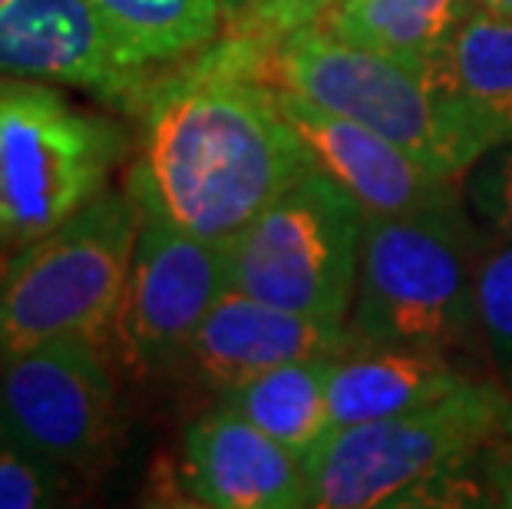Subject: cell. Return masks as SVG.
Instances as JSON below:
<instances>
[{
	"label": "cell",
	"instance_id": "6da1fadb",
	"mask_svg": "<svg viewBox=\"0 0 512 509\" xmlns=\"http://www.w3.org/2000/svg\"><path fill=\"white\" fill-rule=\"evenodd\" d=\"M271 50L219 34L162 73L139 110L136 199L172 225L232 242L265 205L314 169L265 77Z\"/></svg>",
	"mask_w": 512,
	"mask_h": 509
},
{
	"label": "cell",
	"instance_id": "7a4b0ae2",
	"mask_svg": "<svg viewBox=\"0 0 512 509\" xmlns=\"http://www.w3.org/2000/svg\"><path fill=\"white\" fill-rule=\"evenodd\" d=\"M512 440V391L476 377L410 414L331 430L304 460L311 509L489 506L486 450Z\"/></svg>",
	"mask_w": 512,
	"mask_h": 509
},
{
	"label": "cell",
	"instance_id": "3957f363",
	"mask_svg": "<svg viewBox=\"0 0 512 509\" xmlns=\"http://www.w3.org/2000/svg\"><path fill=\"white\" fill-rule=\"evenodd\" d=\"M479 248L463 202L367 219L347 314L357 344L453 354L479 338Z\"/></svg>",
	"mask_w": 512,
	"mask_h": 509
},
{
	"label": "cell",
	"instance_id": "277c9868",
	"mask_svg": "<svg viewBox=\"0 0 512 509\" xmlns=\"http://www.w3.org/2000/svg\"><path fill=\"white\" fill-rule=\"evenodd\" d=\"M139 222L133 189L110 186L53 232L0 258V357L67 338L113 351Z\"/></svg>",
	"mask_w": 512,
	"mask_h": 509
},
{
	"label": "cell",
	"instance_id": "5b68a950",
	"mask_svg": "<svg viewBox=\"0 0 512 509\" xmlns=\"http://www.w3.org/2000/svg\"><path fill=\"white\" fill-rule=\"evenodd\" d=\"M126 153L113 116L83 110L53 83L0 73V255L103 196Z\"/></svg>",
	"mask_w": 512,
	"mask_h": 509
},
{
	"label": "cell",
	"instance_id": "8992f818",
	"mask_svg": "<svg viewBox=\"0 0 512 509\" xmlns=\"http://www.w3.org/2000/svg\"><path fill=\"white\" fill-rule=\"evenodd\" d=\"M265 77L318 110L390 139L437 176L463 179L486 153L463 119L446 110L423 67L347 43L321 24L281 40Z\"/></svg>",
	"mask_w": 512,
	"mask_h": 509
},
{
	"label": "cell",
	"instance_id": "52a82bcc",
	"mask_svg": "<svg viewBox=\"0 0 512 509\" xmlns=\"http://www.w3.org/2000/svg\"><path fill=\"white\" fill-rule=\"evenodd\" d=\"M367 215L314 166L228 242L232 288L271 305L347 321Z\"/></svg>",
	"mask_w": 512,
	"mask_h": 509
},
{
	"label": "cell",
	"instance_id": "ba28073f",
	"mask_svg": "<svg viewBox=\"0 0 512 509\" xmlns=\"http://www.w3.org/2000/svg\"><path fill=\"white\" fill-rule=\"evenodd\" d=\"M139 209L143 222L116 311L113 354L129 374L149 377L182 364L205 314L232 288V258L228 242L185 232L143 202Z\"/></svg>",
	"mask_w": 512,
	"mask_h": 509
},
{
	"label": "cell",
	"instance_id": "9c48e42d",
	"mask_svg": "<svg viewBox=\"0 0 512 509\" xmlns=\"http://www.w3.org/2000/svg\"><path fill=\"white\" fill-rule=\"evenodd\" d=\"M110 348L67 338L0 357L7 440L60 467H93L119 440Z\"/></svg>",
	"mask_w": 512,
	"mask_h": 509
},
{
	"label": "cell",
	"instance_id": "30bf717a",
	"mask_svg": "<svg viewBox=\"0 0 512 509\" xmlns=\"http://www.w3.org/2000/svg\"><path fill=\"white\" fill-rule=\"evenodd\" d=\"M0 73L70 86L139 113L162 67L139 57L90 0H7L0 7Z\"/></svg>",
	"mask_w": 512,
	"mask_h": 509
},
{
	"label": "cell",
	"instance_id": "8fae6325",
	"mask_svg": "<svg viewBox=\"0 0 512 509\" xmlns=\"http://www.w3.org/2000/svg\"><path fill=\"white\" fill-rule=\"evenodd\" d=\"M176 486L205 509H311L304 460L222 400L182 433Z\"/></svg>",
	"mask_w": 512,
	"mask_h": 509
},
{
	"label": "cell",
	"instance_id": "7c38bea8",
	"mask_svg": "<svg viewBox=\"0 0 512 509\" xmlns=\"http://www.w3.org/2000/svg\"><path fill=\"white\" fill-rule=\"evenodd\" d=\"M275 90L281 113L301 136L311 162L361 205L367 219H390L463 202L460 179L437 176L367 126L318 110L281 86Z\"/></svg>",
	"mask_w": 512,
	"mask_h": 509
},
{
	"label": "cell",
	"instance_id": "4fadbf2b",
	"mask_svg": "<svg viewBox=\"0 0 512 509\" xmlns=\"http://www.w3.org/2000/svg\"><path fill=\"white\" fill-rule=\"evenodd\" d=\"M357 338L347 321L301 314L238 288H228L205 314L182 364L209 384L215 394L291 361L337 357L351 351Z\"/></svg>",
	"mask_w": 512,
	"mask_h": 509
},
{
	"label": "cell",
	"instance_id": "5bb4252c",
	"mask_svg": "<svg viewBox=\"0 0 512 509\" xmlns=\"http://www.w3.org/2000/svg\"><path fill=\"white\" fill-rule=\"evenodd\" d=\"M423 73L486 149L512 143V17L473 4Z\"/></svg>",
	"mask_w": 512,
	"mask_h": 509
},
{
	"label": "cell",
	"instance_id": "9a60e30c",
	"mask_svg": "<svg viewBox=\"0 0 512 509\" xmlns=\"http://www.w3.org/2000/svg\"><path fill=\"white\" fill-rule=\"evenodd\" d=\"M466 377L453 354L354 344L337 354L328 381V407L334 430L410 414L456 391Z\"/></svg>",
	"mask_w": 512,
	"mask_h": 509
},
{
	"label": "cell",
	"instance_id": "2e32d148",
	"mask_svg": "<svg viewBox=\"0 0 512 509\" xmlns=\"http://www.w3.org/2000/svg\"><path fill=\"white\" fill-rule=\"evenodd\" d=\"M331 367L334 357L291 361L228 387L219 400L261 433H268L271 440H278L281 447L308 460L318 450V443L334 430L328 407Z\"/></svg>",
	"mask_w": 512,
	"mask_h": 509
},
{
	"label": "cell",
	"instance_id": "e0dca14e",
	"mask_svg": "<svg viewBox=\"0 0 512 509\" xmlns=\"http://www.w3.org/2000/svg\"><path fill=\"white\" fill-rule=\"evenodd\" d=\"M470 7L473 0H334L321 27L357 47L423 67Z\"/></svg>",
	"mask_w": 512,
	"mask_h": 509
},
{
	"label": "cell",
	"instance_id": "ac0fdd59",
	"mask_svg": "<svg viewBox=\"0 0 512 509\" xmlns=\"http://www.w3.org/2000/svg\"><path fill=\"white\" fill-rule=\"evenodd\" d=\"M139 57L172 70L222 34V0H90Z\"/></svg>",
	"mask_w": 512,
	"mask_h": 509
},
{
	"label": "cell",
	"instance_id": "d6986e66",
	"mask_svg": "<svg viewBox=\"0 0 512 509\" xmlns=\"http://www.w3.org/2000/svg\"><path fill=\"white\" fill-rule=\"evenodd\" d=\"M479 338L499 367L512 371V242L483 238L476 272Z\"/></svg>",
	"mask_w": 512,
	"mask_h": 509
},
{
	"label": "cell",
	"instance_id": "ffe728a7",
	"mask_svg": "<svg viewBox=\"0 0 512 509\" xmlns=\"http://www.w3.org/2000/svg\"><path fill=\"white\" fill-rule=\"evenodd\" d=\"M334 0H222V34L275 50L298 30L321 24Z\"/></svg>",
	"mask_w": 512,
	"mask_h": 509
},
{
	"label": "cell",
	"instance_id": "44dd1931",
	"mask_svg": "<svg viewBox=\"0 0 512 509\" xmlns=\"http://www.w3.org/2000/svg\"><path fill=\"white\" fill-rule=\"evenodd\" d=\"M463 205L489 238L512 242V143L493 146L460 179Z\"/></svg>",
	"mask_w": 512,
	"mask_h": 509
},
{
	"label": "cell",
	"instance_id": "7402d4cb",
	"mask_svg": "<svg viewBox=\"0 0 512 509\" xmlns=\"http://www.w3.org/2000/svg\"><path fill=\"white\" fill-rule=\"evenodd\" d=\"M60 463L30 453L17 443L0 447V509H43L63 500Z\"/></svg>",
	"mask_w": 512,
	"mask_h": 509
},
{
	"label": "cell",
	"instance_id": "603a6c76",
	"mask_svg": "<svg viewBox=\"0 0 512 509\" xmlns=\"http://www.w3.org/2000/svg\"><path fill=\"white\" fill-rule=\"evenodd\" d=\"M479 473H483L489 506L512 509V440L493 443V447L486 450L483 463H479Z\"/></svg>",
	"mask_w": 512,
	"mask_h": 509
},
{
	"label": "cell",
	"instance_id": "cb8c5ba5",
	"mask_svg": "<svg viewBox=\"0 0 512 509\" xmlns=\"http://www.w3.org/2000/svg\"><path fill=\"white\" fill-rule=\"evenodd\" d=\"M476 7H486V10H493V14H506L512 17V0H473Z\"/></svg>",
	"mask_w": 512,
	"mask_h": 509
},
{
	"label": "cell",
	"instance_id": "d4e9b609",
	"mask_svg": "<svg viewBox=\"0 0 512 509\" xmlns=\"http://www.w3.org/2000/svg\"><path fill=\"white\" fill-rule=\"evenodd\" d=\"M7 443V427H4V414H0V447Z\"/></svg>",
	"mask_w": 512,
	"mask_h": 509
},
{
	"label": "cell",
	"instance_id": "484cf974",
	"mask_svg": "<svg viewBox=\"0 0 512 509\" xmlns=\"http://www.w3.org/2000/svg\"><path fill=\"white\" fill-rule=\"evenodd\" d=\"M509 391H512V371H509Z\"/></svg>",
	"mask_w": 512,
	"mask_h": 509
},
{
	"label": "cell",
	"instance_id": "4316f807",
	"mask_svg": "<svg viewBox=\"0 0 512 509\" xmlns=\"http://www.w3.org/2000/svg\"><path fill=\"white\" fill-rule=\"evenodd\" d=\"M4 4H7V0H0V7H4Z\"/></svg>",
	"mask_w": 512,
	"mask_h": 509
}]
</instances>
